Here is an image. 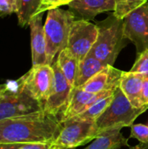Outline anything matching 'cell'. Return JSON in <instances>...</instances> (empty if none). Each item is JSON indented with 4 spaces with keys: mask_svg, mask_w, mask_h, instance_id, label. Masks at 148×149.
<instances>
[{
    "mask_svg": "<svg viewBox=\"0 0 148 149\" xmlns=\"http://www.w3.org/2000/svg\"><path fill=\"white\" fill-rule=\"evenodd\" d=\"M43 1V6H42V8H41V10H40V12L41 13H44V8H45V5H46V3H47V0H42Z\"/></svg>",
    "mask_w": 148,
    "mask_h": 149,
    "instance_id": "obj_32",
    "label": "cell"
},
{
    "mask_svg": "<svg viewBox=\"0 0 148 149\" xmlns=\"http://www.w3.org/2000/svg\"><path fill=\"white\" fill-rule=\"evenodd\" d=\"M124 35L136 46L137 53L148 49V1L124 19Z\"/></svg>",
    "mask_w": 148,
    "mask_h": 149,
    "instance_id": "obj_9",
    "label": "cell"
},
{
    "mask_svg": "<svg viewBox=\"0 0 148 149\" xmlns=\"http://www.w3.org/2000/svg\"><path fill=\"white\" fill-rule=\"evenodd\" d=\"M121 74L122 71L107 65L79 88L92 93H98L109 89H116L120 86Z\"/></svg>",
    "mask_w": 148,
    "mask_h": 149,
    "instance_id": "obj_13",
    "label": "cell"
},
{
    "mask_svg": "<svg viewBox=\"0 0 148 149\" xmlns=\"http://www.w3.org/2000/svg\"><path fill=\"white\" fill-rule=\"evenodd\" d=\"M42 0H18V10L17 12L18 24L21 27L29 25L31 19L41 13Z\"/></svg>",
    "mask_w": 148,
    "mask_h": 149,
    "instance_id": "obj_19",
    "label": "cell"
},
{
    "mask_svg": "<svg viewBox=\"0 0 148 149\" xmlns=\"http://www.w3.org/2000/svg\"><path fill=\"white\" fill-rule=\"evenodd\" d=\"M72 0H58V7L62 6V5H68Z\"/></svg>",
    "mask_w": 148,
    "mask_h": 149,
    "instance_id": "obj_30",
    "label": "cell"
},
{
    "mask_svg": "<svg viewBox=\"0 0 148 149\" xmlns=\"http://www.w3.org/2000/svg\"><path fill=\"white\" fill-rule=\"evenodd\" d=\"M42 19L43 13H39L34 16L29 23V26L31 29L32 65L47 64L46 41Z\"/></svg>",
    "mask_w": 148,
    "mask_h": 149,
    "instance_id": "obj_12",
    "label": "cell"
},
{
    "mask_svg": "<svg viewBox=\"0 0 148 149\" xmlns=\"http://www.w3.org/2000/svg\"><path fill=\"white\" fill-rule=\"evenodd\" d=\"M140 104L141 106H148V78L145 77L141 94H140Z\"/></svg>",
    "mask_w": 148,
    "mask_h": 149,
    "instance_id": "obj_26",
    "label": "cell"
},
{
    "mask_svg": "<svg viewBox=\"0 0 148 149\" xmlns=\"http://www.w3.org/2000/svg\"><path fill=\"white\" fill-rule=\"evenodd\" d=\"M54 141H41V142H26L17 143V149H51Z\"/></svg>",
    "mask_w": 148,
    "mask_h": 149,
    "instance_id": "obj_25",
    "label": "cell"
},
{
    "mask_svg": "<svg viewBox=\"0 0 148 149\" xmlns=\"http://www.w3.org/2000/svg\"><path fill=\"white\" fill-rule=\"evenodd\" d=\"M130 72L144 74L148 78V49L138 54V58Z\"/></svg>",
    "mask_w": 148,
    "mask_h": 149,
    "instance_id": "obj_22",
    "label": "cell"
},
{
    "mask_svg": "<svg viewBox=\"0 0 148 149\" xmlns=\"http://www.w3.org/2000/svg\"><path fill=\"white\" fill-rule=\"evenodd\" d=\"M57 62L65 79L73 88L79 65V60L70 51V49L66 47L65 49L62 50L58 55Z\"/></svg>",
    "mask_w": 148,
    "mask_h": 149,
    "instance_id": "obj_18",
    "label": "cell"
},
{
    "mask_svg": "<svg viewBox=\"0 0 148 149\" xmlns=\"http://www.w3.org/2000/svg\"><path fill=\"white\" fill-rule=\"evenodd\" d=\"M130 138L136 139L140 143H148V126L144 124H133Z\"/></svg>",
    "mask_w": 148,
    "mask_h": 149,
    "instance_id": "obj_23",
    "label": "cell"
},
{
    "mask_svg": "<svg viewBox=\"0 0 148 149\" xmlns=\"http://www.w3.org/2000/svg\"><path fill=\"white\" fill-rule=\"evenodd\" d=\"M123 127H114L99 134L93 141L84 149H120L129 147V139L121 134Z\"/></svg>",
    "mask_w": 148,
    "mask_h": 149,
    "instance_id": "obj_16",
    "label": "cell"
},
{
    "mask_svg": "<svg viewBox=\"0 0 148 149\" xmlns=\"http://www.w3.org/2000/svg\"><path fill=\"white\" fill-rule=\"evenodd\" d=\"M61 122L62 128L54 141L59 147L73 149L91 142L99 136L95 120L75 116Z\"/></svg>",
    "mask_w": 148,
    "mask_h": 149,
    "instance_id": "obj_6",
    "label": "cell"
},
{
    "mask_svg": "<svg viewBox=\"0 0 148 149\" xmlns=\"http://www.w3.org/2000/svg\"><path fill=\"white\" fill-rule=\"evenodd\" d=\"M107 65L99 59L87 55L84 59L79 62L74 87H81L92 77L104 69Z\"/></svg>",
    "mask_w": 148,
    "mask_h": 149,
    "instance_id": "obj_17",
    "label": "cell"
},
{
    "mask_svg": "<svg viewBox=\"0 0 148 149\" xmlns=\"http://www.w3.org/2000/svg\"><path fill=\"white\" fill-rule=\"evenodd\" d=\"M62 128L60 118L44 110L0 121V143L55 141Z\"/></svg>",
    "mask_w": 148,
    "mask_h": 149,
    "instance_id": "obj_1",
    "label": "cell"
},
{
    "mask_svg": "<svg viewBox=\"0 0 148 149\" xmlns=\"http://www.w3.org/2000/svg\"><path fill=\"white\" fill-rule=\"evenodd\" d=\"M68 7L76 17L89 21L99 13L114 11L115 0H72Z\"/></svg>",
    "mask_w": 148,
    "mask_h": 149,
    "instance_id": "obj_14",
    "label": "cell"
},
{
    "mask_svg": "<svg viewBox=\"0 0 148 149\" xmlns=\"http://www.w3.org/2000/svg\"><path fill=\"white\" fill-rule=\"evenodd\" d=\"M147 110L148 106L139 108L133 107L119 86L109 107L95 121L98 134L99 135L114 127H131L136 119Z\"/></svg>",
    "mask_w": 148,
    "mask_h": 149,
    "instance_id": "obj_4",
    "label": "cell"
},
{
    "mask_svg": "<svg viewBox=\"0 0 148 149\" xmlns=\"http://www.w3.org/2000/svg\"><path fill=\"white\" fill-rule=\"evenodd\" d=\"M76 18L71 10H66L58 7L48 10L44 24L48 65H51L59 52L67 47L71 28Z\"/></svg>",
    "mask_w": 148,
    "mask_h": 149,
    "instance_id": "obj_3",
    "label": "cell"
},
{
    "mask_svg": "<svg viewBox=\"0 0 148 149\" xmlns=\"http://www.w3.org/2000/svg\"><path fill=\"white\" fill-rule=\"evenodd\" d=\"M17 143H0V149H17Z\"/></svg>",
    "mask_w": 148,
    "mask_h": 149,
    "instance_id": "obj_28",
    "label": "cell"
},
{
    "mask_svg": "<svg viewBox=\"0 0 148 149\" xmlns=\"http://www.w3.org/2000/svg\"><path fill=\"white\" fill-rule=\"evenodd\" d=\"M129 149H148V143H140L133 147H129Z\"/></svg>",
    "mask_w": 148,
    "mask_h": 149,
    "instance_id": "obj_29",
    "label": "cell"
},
{
    "mask_svg": "<svg viewBox=\"0 0 148 149\" xmlns=\"http://www.w3.org/2000/svg\"><path fill=\"white\" fill-rule=\"evenodd\" d=\"M145 75L139 72H122L120 88L126 96L132 105L135 107H142L140 104V94L145 79Z\"/></svg>",
    "mask_w": 148,
    "mask_h": 149,
    "instance_id": "obj_15",
    "label": "cell"
},
{
    "mask_svg": "<svg viewBox=\"0 0 148 149\" xmlns=\"http://www.w3.org/2000/svg\"><path fill=\"white\" fill-rule=\"evenodd\" d=\"M51 66L54 70V80L51 93L44 104L43 110L60 118L69 103L72 87L63 74L57 59L51 64Z\"/></svg>",
    "mask_w": 148,
    "mask_h": 149,
    "instance_id": "obj_10",
    "label": "cell"
},
{
    "mask_svg": "<svg viewBox=\"0 0 148 149\" xmlns=\"http://www.w3.org/2000/svg\"><path fill=\"white\" fill-rule=\"evenodd\" d=\"M18 10V0H0V13L9 15Z\"/></svg>",
    "mask_w": 148,
    "mask_h": 149,
    "instance_id": "obj_24",
    "label": "cell"
},
{
    "mask_svg": "<svg viewBox=\"0 0 148 149\" xmlns=\"http://www.w3.org/2000/svg\"><path fill=\"white\" fill-rule=\"evenodd\" d=\"M54 8H58V0H47V3L45 5L44 11L45 10H49L51 9H54Z\"/></svg>",
    "mask_w": 148,
    "mask_h": 149,
    "instance_id": "obj_27",
    "label": "cell"
},
{
    "mask_svg": "<svg viewBox=\"0 0 148 149\" xmlns=\"http://www.w3.org/2000/svg\"><path fill=\"white\" fill-rule=\"evenodd\" d=\"M98 34L97 24L79 18H76L73 22L68 38L67 48L74 54L79 62L89 54L97 40Z\"/></svg>",
    "mask_w": 148,
    "mask_h": 149,
    "instance_id": "obj_8",
    "label": "cell"
},
{
    "mask_svg": "<svg viewBox=\"0 0 148 149\" xmlns=\"http://www.w3.org/2000/svg\"><path fill=\"white\" fill-rule=\"evenodd\" d=\"M116 89H109L98 93H92L85 92L79 87H73L71 93L69 103L62 113L60 120L64 121L81 114L98 100L113 94Z\"/></svg>",
    "mask_w": 148,
    "mask_h": 149,
    "instance_id": "obj_11",
    "label": "cell"
},
{
    "mask_svg": "<svg viewBox=\"0 0 148 149\" xmlns=\"http://www.w3.org/2000/svg\"><path fill=\"white\" fill-rule=\"evenodd\" d=\"M147 2V0H115L113 15L118 18L124 19L129 13Z\"/></svg>",
    "mask_w": 148,
    "mask_h": 149,
    "instance_id": "obj_21",
    "label": "cell"
},
{
    "mask_svg": "<svg viewBox=\"0 0 148 149\" xmlns=\"http://www.w3.org/2000/svg\"><path fill=\"white\" fill-rule=\"evenodd\" d=\"M6 85V91L0 97V121L43 110V105L24 88L21 79L8 81Z\"/></svg>",
    "mask_w": 148,
    "mask_h": 149,
    "instance_id": "obj_5",
    "label": "cell"
},
{
    "mask_svg": "<svg viewBox=\"0 0 148 149\" xmlns=\"http://www.w3.org/2000/svg\"><path fill=\"white\" fill-rule=\"evenodd\" d=\"M6 88H7L6 83H5V84H1V85H0V97L3 95V93L6 91Z\"/></svg>",
    "mask_w": 148,
    "mask_h": 149,
    "instance_id": "obj_31",
    "label": "cell"
},
{
    "mask_svg": "<svg viewBox=\"0 0 148 149\" xmlns=\"http://www.w3.org/2000/svg\"><path fill=\"white\" fill-rule=\"evenodd\" d=\"M113 99V94L108 95L106 97H103L99 100H98L96 102H94L92 106H90L84 113L78 115L83 119L95 120L106 110V108L111 104L112 100Z\"/></svg>",
    "mask_w": 148,
    "mask_h": 149,
    "instance_id": "obj_20",
    "label": "cell"
},
{
    "mask_svg": "<svg viewBox=\"0 0 148 149\" xmlns=\"http://www.w3.org/2000/svg\"><path fill=\"white\" fill-rule=\"evenodd\" d=\"M20 79L26 92L44 107L53 85L54 70L52 66L48 64L32 65Z\"/></svg>",
    "mask_w": 148,
    "mask_h": 149,
    "instance_id": "obj_7",
    "label": "cell"
},
{
    "mask_svg": "<svg viewBox=\"0 0 148 149\" xmlns=\"http://www.w3.org/2000/svg\"><path fill=\"white\" fill-rule=\"evenodd\" d=\"M97 26L98 38L88 55L113 66L120 52L127 45L125 42L124 21L113 13L98 23Z\"/></svg>",
    "mask_w": 148,
    "mask_h": 149,
    "instance_id": "obj_2",
    "label": "cell"
}]
</instances>
